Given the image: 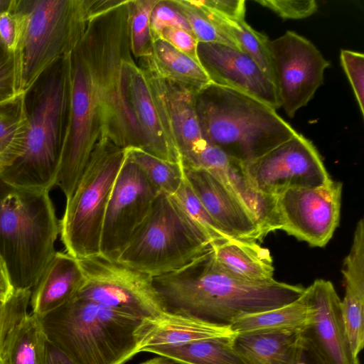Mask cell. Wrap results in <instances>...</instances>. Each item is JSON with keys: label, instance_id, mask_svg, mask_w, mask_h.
<instances>
[{"label": "cell", "instance_id": "obj_43", "mask_svg": "<svg viewBox=\"0 0 364 364\" xmlns=\"http://www.w3.org/2000/svg\"><path fill=\"white\" fill-rule=\"evenodd\" d=\"M43 364H75L62 350L46 338Z\"/></svg>", "mask_w": 364, "mask_h": 364}, {"label": "cell", "instance_id": "obj_6", "mask_svg": "<svg viewBox=\"0 0 364 364\" xmlns=\"http://www.w3.org/2000/svg\"><path fill=\"white\" fill-rule=\"evenodd\" d=\"M69 56L52 67L28 111L23 151L0 173L10 186L50 191L58 183L69 112Z\"/></svg>", "mask_w": 364, "mask_h": 364}, {"label": "cell", "instance_id": "obj_13", "mask_svg": "<svg viewBox=\"0 0 364 364\" xmlns=\"http://www.w3.org/2000/svg\"><path fill=\"white\" fill-rule=\"evenodd\" d=\"M242 165L257 190L274 196L291 188L318 186L331 179L313 143L299 133Z\"/></svg>", "mask_w": 364, "mask_h": 364}, {"label": "cell", "instance_id": "obj_30", "mask_svg": "<svg viewBox=\"0 0 364 364\" xmlns=\"http://www.w3.org/2000/svg\"><path fill=\"white\" fill-rule=\"evenodd\" d=\"M235 336L154 350L149 353L192 364H245L234 348Z\"/></svg>", "mask_w": 364, "mask_h": 364}, {"label": "cell", "instance_id": "obj_11", "mask_svg": "<svg viewBox=\"0 0 364 364\" xmlns=\"http://www.w3.org/2000/svg\"><path fill=\"white\" fill-rule=\"evenodd\" d=\"M159 191L126 155L106 209L100 255L117 261L149 215Z\"/></svg>", "mask_w": 364, "mask_h": 364}, {"label": "cell", "instance_id": "obj_45", "mask_svg": "<svg viewBox=\"0 0 364 364\" xmlns=\"http://www.w3.org/2000/svg\"><path fill=\"white\" fill-rule=\"evenodd\" d=\"M139 364H192L180 360L157 355Z\"/></svg>", "mask_w": 364, "mask_h": 364}, {"label": "cell", "instance_id": "obj_23", "mask_svg": "<svg viewBox=\"0 0 364 364\" xmlns=\"http://www.w3.org/2000/svg\"><path fill=\"white\" fill-rule=\"evenodd\" d=\"M218 266L230 277L249 283H265L274 279L269 250L256 241L229 237L211 244Z\"/></svg>", "mask_w": 364, "mask_h": 364}, {"label": "cell", "instance_id": "obj_15", "mask_svg": "<svg viewBox=\"0 0 364 364\" xmlns=\"http://www.w3.org/2000/svg\"><path fill=\"white\" fill-rule=\"evenodd\" d=\"M129 96L146 151L178 163L181 157L172 129L164 80L134 61L129 73Z\"/></svg>", "mask_w": 364, "mask_h": 364}, {"label": "cell", "instance_id": "obj_22", "mask_svg": "<svg viewBox=\"0 0 364 364\" xmlns=\"http://www.w3.org/2000/svg\"><path fill=\"white\" fill-rule=\"evenodd\" d=\"M84 282L77 259L56 252L31 290V312L42 318L73 299Z\"/></svg>", "mask_w": 364, "mask_h": 364}, {"label": "cell", "instance_id": "obj_42", "mask_svg": "<svg viewBox=\"0 0 364 364\" xmlns=\"http://www.w3.org/2000/svg\"><path fill=\"white\" fill-rule=\"evenodd\" d=\"M290 364H328L305 331L299 339Z\"/></svg>", "mask_w": 364, "mask_h": 364}, {"label": "cell", "instance_id": "obj_12", "mask_svg": "<svg viewBox=\"0 0 364 364\" xmlns=\"http://www.w3.org/2000/svg\"><path fill=\"white\" fill-rule=\"evenodd\" d=\"M269 48L280 107L294 117L323 84L330 62L309 40L291 31L269 40Z\"/></svg>", "mask_w": 364, "mask_h": 364}, {"label": "cell", "instance_id": "obj_25", "mask_svg": "<svg viewBox=\"0 0 364 364\" xmlns=\"http://www.w3.org/2000/svg\"><path fill=\"white\" fill-rule=\"evenodd\" d=\"M208 171L223 181L238 198L255 218L261 240L279 230L277 196L257 190L245 173L242 164L230 158Z\"/></svg>", "mask_w": 364, "mask_h": 364}, {"label": "cell", "instance_id": "obj_34", "mask_svg": "<svg viewBox=\"0 0 364 364\" xmlns=\"http://www.w3.org/2000/svg\"><path fill=\"white\" fill-rule=\"evenodd\" d=\"M187 20L198 42L225 44L240 50L235 43L220 30L192 0H170Z\"/></svg>", "mask_w": 364, "mask_h": 364}, {"label": "cell", "instance_id": "obj_10", "mask_svg": "<svg viewBox=\"0 0 364 364\" xmlns=\"http://www.w3.org/2000/svg\"><path fill=\"white\" fill-rule=\"evenodd\" d=\"M77 261L84 282L75 297L142 318L167 310L151 276L100 255Z\"/></svg>", "mask_w": 364, "mask_h": 364}, {"label": "cell", "instance_id": "obj_39", "mask_svg": "<svg viewBox=\"0 0 364 364\" xmlns=\"http://www.w3.org/2000/svg\"><path fill=\"white\" fill-rule=\"evenodd\" d=\"M259 4L266 7L283 19L305 18L314 14L317 3L314 0H257Z\"/></svg>", "mask_w": 364, "mask_h": 364}, {"label": "cell", "instance_id": "obj_20", "mask_svg": "<svg viewBox=\"0 0 364 364\" xmlns=\"http://www.w3.org/2000/svg\"><path fill=\"white\" fill-rule=\"evenodd\" d=\"M183 169L208 213L230 237L261 241L255 218L223 181L203 168L183 166Z\"/></svg>", "mask_w": 364, "mask_h": 364}, {"label": "cell", "instance_id": "obj_14", "mask_svg": "<svg viewBox=\"0 0 364 364\" xmlns=\"http://www.w3.org/2000/svg\"><path fill=\"white\" fill-rule=\"evenodd\" d=\"M341 194V183L332 179L285 190L277 196L279 230L311 246H325L339 223Z\"/></svg>", "mask_w": 364, "mask_h": 364}, {"label": "cell", "instance_id": "obj_27", "mask_svg": "<svg viewBox=\"0 0 364 364\" xmlns=\"http://www.w3.org/2000/svg\"><path fill=\"white\" fill-rule=\"evenodd\" d=\"M311 306L306 292L281 306L237 316L230 323L237 333L258 332H304L309 327Z\"/></svg>", "mask_w": 364, "mask_h": 364}, {"label": "cell", "instance_id": "obj_24", "mask_svg": "<svg viewBox=\"0 0 364 364\" xmlns=\"http://www.w3.org/2000/svg\"><path fill=\"white\" fill-rule=\"evenodd\" d=\"M172 129L185 167H194L198 151L205 142L198 119L193 90L164 81Z\"/></svg>", "mask_w": 364, "mask_h": 364}, {"label": "cell", "instance_id": "obj_19", "mask_svg": "<svg viewBox=\"0 0 364 364\" xmlns=\"http://www.w3.org/2000/svg\"><path fill=\"white\" fill-rule=\"evenodd\" d=\"M237 334L230 325L170 310L143 318L135 331L138 353Z\"/></svg>", "mask_w": 364, "mask_h": 364}, {"label": "cell", "instance_id": "obj_35", "mask_svg": "<svg viewBox=\"0 0 364 364\" xmlns=\"http://www.w3.org/2000/svg\"><path fill=\"white\" fill-rule=\"evenodd\" d=\"M21 92L18 55L9 51L0 39V102Z\"/></svg>", "mask_w": 364, "mask_h": 364}, {"label": "cell", "instance_id": "obj_46", "mask_svg": "<svg viewBox=\"0 0 364 364\" xmlns=\"http://www.w3.org/2000/svg\"><path fill=\"white\" fill-rule=\"evenodd\" d=\"M21 1L16 0H0V14L16 9Z\"/></svg>", "mask_w": 364, "mask_h": 364}, {"label": "cell", "instance_id": "obj_44", "mask_svg": "<svg viewBox=\"0 0 364 364\" xmlns=\"http://www.w3.org/2000/svg\"><path fill=\"white\" fill-rule=\"evenodd\" d=\"M14 289L6 262L0 255V301H6Z\"/></svg>", "mask_w": 364, "mask_h": 364}, {"label": "cell", "instance_id": "obj_41", "mask_svg": "<svg viewBox=\"0 0 364 364\" xmlns=\"http://www.w3.org/2000/svg\"><path fill=\"white\" fill-rule=\"evenodd\" d=\"M200 3L215 14L232 21H242L245 16L244 0H200Z\"/></svg>", "mask_w": 364, "mask_h": 364}, {"label": "cell", "instance_id": "obj_26", "mask_svg": "<svg viewBox=\"0 0 364 364\" xmlns=\"http://www.w3.org/2000/svg\"><path fill=\"white\" fill-rule=\"evenodd\" d=\"M141 65L164 81L185 86L196 93L212 84L202 65L158 38L151 55Z\"/></svg>", "mask_w": 364, "mask_h": 364}, {"label": "cell", "instance_id": "obj_47", "mask_svg": "<svg viewBox=\"0 0 364 364\" xmlns=\"http://www.w3.org/2000/svg\"><path fill=\"white\" fill-rule=\"evenodd\" d=\"M2 304H3V302L0 301V312H1Z\"/></svg>", "mask_w": 364, "mask_h": 364}, {"label": "cell", "instance_id": "obj_31", "mask_svg": "<svg viewBox=\"0 0 364 364\" xmlns=\"http://www.w3.org/2000/svg\"><path fill=\"white\" fill-rule=\"evenodd\" d=\"M125 151L159 193L174 195L183 178L181 160L178 163L165 161L139 148H128Z\"/></svg>", "mask_w": 364, "mask_h": 364}, {"label": "cell", "instance_id": "obj_29", "mask_svg": "<svg viewBox=\"0 0 364 364\" xmlns=\"http://www.w3.org/2000/svg\"><path fill=\"white\" fill-rule=\"evenodd\" d=\"M26 92L0 102V173L22 153L28 129Z\"/></svg>", "mask_w": 364, "mask_h": 364}, {"label": "cell", "instance_id": "obj_17", "mask_svg": "<svg viewBox=\"0 0 364 364\" xmlns=\"http://www.w3.org/2000/svg\"><path fill=\"white\" fill-rule=\"evenodd\" d=\"M31 289H15L0 312V364H43L46 336L28 312Z\"/></svg>", "mask_w": 364, "mask_h": 364}, {"label": "cell", "instance_id": "obj_9", "mask_svg": "<svg viewBox=\"0 0 364 364\" xmlns=\"http://www.w3.org/2000/svg\"><path fill=\"white\" fill-rule=\"evenodd\" d=\"M125 149L107 138L95 146L72 196L66 200L60 235L66 252L76 259L100 255L104 218Z\"/></svg>", "mask_w": 364, "mask_h": 364}, {"label": "cell", "instance_id": "obj_36", "mask_svg": "<svg viewBox=\"0 0 364 364\" xmlns=\"http://www.w3.org/2000/svg\"><path fill=\"white\" fill-rule=\"evenodd\" d=\"M150 25L154 41L159 38L161 31L167 27L178 28L192 33L184 16L170 0L159 1L152 10Z\"/></svg>", "mask_w": 364, "mask_h": 364}, {"label": "cell", "instance_id": "obj_8", "mask_svg": "<svg viewBox=\"0 0 364 364\" xmlns=\"http://www.w3.org/2000/svg\"><path fill=\"white\" fill-rule=\"evenodd\" d=\"M210 247L174 197L160 193L117 261L154 277L183 267Z\"/></svg>", "mask_w": 364, "mask_h": 364}, {"label": "cell", "instance_id": "obj_21", "mask_svg": "<svg viewBox=\"0 0 364 364\" xmlns=\"http://www.w3.org/2000/svg\"><path fill=\"white\" fill-rule=\"evenodd\" d=\"M342 274L345 294L341 309L352 352L358 358L364 346V220L355 228L350 250L344 258Z\"/></svg>", "mask_w": 364, "mask_h": 364}, {"label": "cell", "instance_id": "obj_18", "mask_svg": "<svg viewBox=\"0 0 364 364\" xmlns=\"http://www.w3.org/2000/svg\"><path fill=\"white\" fill-rule=\"evenodd\" d=\"M311 306L306 331L328 364H360L351 350L341 309V299L330 281L316 279L305 288Z\"/></svg>", "mask_w": 364, "mask_h": 364}, {"label": "cell", "instance_id": "obj_33", "mask_svg": "<svg viewBox=\"0 0 364 364\" xmlns=\"http://www.w3.org/2000/svg\"><path fill=\"white\" fill-rule=\"evenodd\" d=\"M173 196L188 218L205 233L211 244L230 237L208 213L184 175Z\"/></svg>", "mask_w": 364, "mask_h": 364}, {"label": "cell", "instance_id": "obj_7", "mask_svg": "<svg viewBox=\"0 0 364 364\" xmlns=\"http://www.w3.org/2000/svg\"><path fill=\"white\" fill-rule=\"evenodd\" d=\"M26 16L17 51L20 88L28 94L41 75L68 56L88 21L103 14L107 0H36L22 1Z\"/></svg>", "mask_w": 364, "mask_h": 364}, {"label": "cell", "instance_id": "obj_37", "mask_svg": "<svg viewBox=\"0 0 364 364\" xmlns=\"http://www.w3.org/2000/svg\"><path fill=\"white\" fill-rule=\"evenodd\" d=\"M341 63L352 87L362 116L364 115V55L362 53L341 50Z\"/></svg>", "mask_w": 364, "mask_h": 364}, {"label": "cell", "instance_id": "obj_32", "mask_svg": "<svg viewBox=\"0 0 364 364\" xmlns=\"http://www.w3.org/2000/svg\"><path fill=\"white\" fill-rule=\"evenodd\" d=\"M159 0H129V35L130 49L136 59L148 58L152 52L150 18L153 9Z\"/></svg>", "mask_w": 364, "mask_h": 364}, {"label": "cell", "instance_id": "obj_28", "mask_svg": "<svg viewBox=\"0 0 364 364\" xmlns=\"http://www.w3.org/2000/svg\"><path fill=\"white\" fill-rule=\"evenodd\" d=\"M303 332L237 333L234 348L245 364H290Z\"/></svg>", "mask_w": 364, "mask_h": 364}, {"label": "cell", "instance_id": "obj_5", "mask_svg": "<svg viewBox=\"0 0 364 364\" xmlns=\"http://www.w3.org/2000/svg\"><path fill=\"white\" fill-rule=\"evenodd\" d=\"M60 223L49 191L0 179V255L14 289H31L55 254Z\"/></svg>", "mask_w": 364, "mask_h": 364}, {"label": "cell", "instance_id": "obj_1", "mask_svg": "<svg viewBox=\"0 0 364 364\" xmlns=\"http://www.w3.org/2000/svg\"><path fill=\"white\" fill-rule=\"evenodd\" d=\"M70 103L57 185L68 200L104 134L113 92L114 41L101 16L70 54Z\"/></svg>", "mask_w": 364, "mask_h": 364}, {"label": "cell", "instance_id": "obj_40", "mask_svg": "<svg viewBox=\"0 0 364 364\" xmlns=\"http://www.w3.org/2000/svg\"><path fill=\"white\" fill-rule=\"evenodd\" d=\"M159 38L200 63L198 55L199 42L192 33L178 28L167 27L161 31Z\"/></svg>", "mask_w": 364, "mask_h": 364}, {"label": "cell", "instance_id": "obj_2", "mask_svg": "<svg viewBox=\"0 0 364 364\" xmlns=\"http://www.w3.org/2000/svg\"><path fill=\"white\" fill-rule=\"evenodd\" d=\"M152 279L167 310L223 325L288 304L305 289L275 279L258 284L237 280L218 266L211 247L183 267Z\"/></svg>", "mask_w": 364, "mask_h": 364}, {"label": "cell", "instance_id": "obj_3", "mask_svg": "<svg viewBox=\"0 0 364 364\" xmlns=\"http://www.w3.org/2000/svg\"><path fill=\"white\" fill-rule=\"evenodd\" d=\"M195 107L204 139L242 164L298 134L262 101L213 83L196 94Z\"/></svg>", "mask_w": 364, "mask_h": 364}, {"label": "cell", "instance_id": "obj_38", "mask_svg": "<svg viewBox=\"0 0 364 364\" xmlns=\"http://www.w3.org/2000/svg\"><path fill=\"white\" fill-rule=\"evenodd\" d=\"M21 2L16 9L0 14V39L6 48L14 53L18 50L26 23Z\"/></svg>", "mask_w": 364, "mask_h": 364}, {"label": "cell", "instance_id": "obj_16", "mask_svg": "<svg viewBox=\"0 0 364 364\" xmlns=\"http://www.w3.org/2000/svg\"><path fill=\"white\" fill-rule=\"evenodd\" d=\"M198 55L213 84L245 93L275 110L280 108L274 84L244 52L225 44L199 42Z\"/></svg>", "mask_w": 364, "mask_h": 364}, {"label": "cell", "instance_id": "obj_4", "mask_svg": "<svg viewBox=\"0 0 364 364\" xmlns=\"http://www.w3.org/2000/svg\"><path fill=\"white\" fill-rule=\"evenodd\" d=\"M142 318L74 297L40 320L46 338L75 364H124L138 354Z\"/></svg>", "mask_w": 364, "mask_h": 364}]
</instances>
